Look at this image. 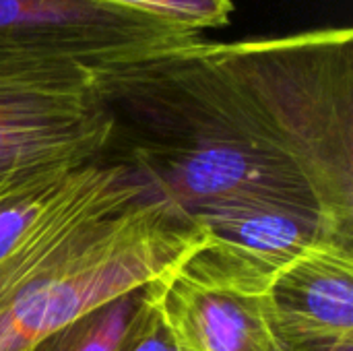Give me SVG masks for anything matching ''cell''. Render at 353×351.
I'll use <instances>...</instances> for the list:
<instances>
[{
  "mask_svg": "<svg viewBox=\"0 0 353 351\" xmlns=\"http://www.w3.org/2000/svg\"><path fill=\"white\" fill-rule=\"evenodd\" d=\"M207 240L132 163L0 180V351H27L134 292Z\"/></svg>",
  "mask_w": 353,
  "mask_h": 351,
  "instance_id": "6da1fadb",
  "label": "cell"
},
{
  "mask_svg": "<svg viewBox=\"0 0 353 351\" xmlns=\"http://www.w3.org/2000/svg\"><path fill=\"white\" fill-rule=\"evenodd\" d=\"M259 137L308 184L353 242V31L219 41Z\"/></svg>",
  "mask_w": 353,
  "mask_h": 351,
  "instance_id": "7a4b0ae2",
  "label": "cell"
},
{
  "mask_svg": "<svg viewBox=\"0 0 353 351\" xmlns=\"http://www.w3.org/2000/svg\"><path fill=\"white\" fill-rule=\"evenodd\" d=\"M95 79L74 62H0V180L105 159L116 120Z\"/></svg>",
  "mask_w": 353,
  "mask_h": 351,
  "instance_id": "3957f363",
  "label": "cell"
},
{
  "mask_svg": "<svg viewBox=\"0 0 353 351\" xmlns=\"http://www.w3.org/2000/svg\"><path fill=\"white\" fill-rule=\"evenodd\" d=\"M273 283L207 236L143 294L172 351H300L279 323Z\"/></svg>",
  "mask_w": 353,
  "mask_h": 351,
  "instance_id": "277c9868",
  "label": "cell"
},
{
  "mask_svg": "<svg viewBox=\"0 0 353 351\" xmlns=\"http://www.w3.org/2000/svg\"><path fill=\"white\" fill-rule=\"evenodd\" d=\"M199 37L112 0H0V62L58 60L101 72Z\"/></svg>",
  "mask_w": 353,
  "mask_h": 351,
  "instance_id": "5b68a950",
  "label": "cell"
},
{
  "mask_svg": "<svg viewBox=\"0 0 353 351\" xmlns=\"http://www.w3.org/2000/svg\"><path fill=\"white\" fill-rule=\"evenodd\" d=\"M288 339L300 351L353 343V246L321 244L290 263L271 288Z\"/></svg>",
  "mask_w": 353,
  "mask_h": 351,
  "instance_id": "8992f818",
  "label": "cell"
},
{
  "mask_svg": "<svg viewBox=\"0 0 353 351\" xmlns=\"http://www.w3.org/2000/svg\"><path fill=\"white\" fill-rule=\"evenodd\" d=\"M192 219L205 228L215 244L273 279L298 257L321 244L353 246L321 213L292 203H225L205 209L192 215Z\"/></svg>",
  "mask_w": 353,
  "mask_h": 351,
  "instance_id": "52a82bcc",
  "label": "cell"
},
{
  "mask_svg": "<svg viewBox=\"0 0 353 351\" xmlns=\"http://www.w3.org/2000/svg\"><path fill=\"white\" fill-rule=\"evenodd\" d=\"M141 296L143 290L118 298L43 337L27 351H118L141 306Z\"/></svg>",
  "mask_w": 353,
  "mask_h": 351,
  "instance_id": "ba28073f",
  "label": "cell"
},
{
  "mask_svg": "<svg viewBox=\"0 0 353 351\" xmlns=\"http://www.w3.org/2000/svg\"><path fill=\"white\" fill-rule=\"evenodd\" d=\"M112 2H120L170 19L199 33L211 27H225L234 10L232 0H112Z\"/></svg>",
  "mask_w": 353,
  "mask_h": 351,
  "instance_id": "9c48e42d",
  "label": "cell"
}]
</instances>
